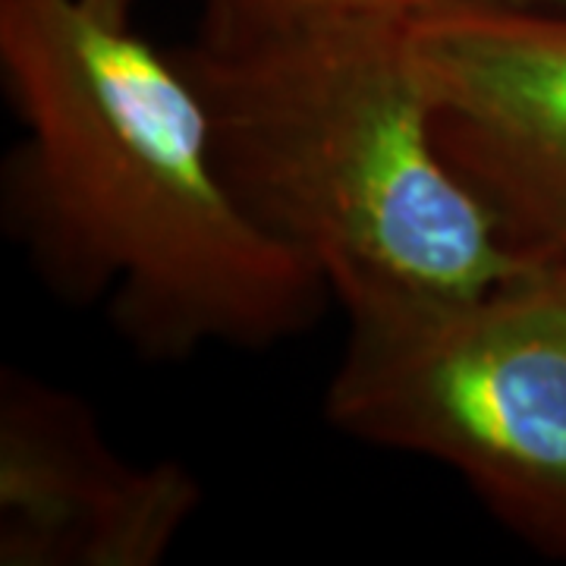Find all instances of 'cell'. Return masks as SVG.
<instances>
[{"label":"cell","mask_w":566,"mask_h":566,"mask_svg":"<svg viewBox=\"0 0 566 566\" xmlns=\"http://www.w3.org/2000/svg\"><path fill=\"white\" fill-rule=\"evenodd\" d=\"M199 506L186 465L123 460L80 397L3 371L0 564L158 566Z\"/></svg>","instance_id":"cell-5"},{"label":"cell","mask_w":566,"mask_h":566,"mask_svg":"<svg viewBox=\"0 0 566 566\" xmlns=\"http://www.w3.org/2000/svg\"><path fill=\"white\" fill-rule=\"evenodd\" d=\"M0 82L22 123L0 199L44 286L107 303L151 363L308 331L324 274L252 218L180 54L88 0H0Z\"/></svg>","instance_id":"cell-1"},{"label":"cell","mask_w":566,"mask_h":566,"mask_svg":"<svg viewBox=\"0 0 566 566\" xmlns=\"http://www.w3.org/2000/svg\"><path fill=\"white\" fill-rule=\"evenodd\" d=\"M346 318L331 424L453 469L513 535L566 560V268Z\"/></svg>","instance_id":"cell-3"},{"label":"cell","mask_w":566,"mask_h":566,"mask_svg":"<svg viewBox=\"0 0 566 566\" xmlns=\"http://www.w3.org/2000/svg\"><path fill=\"white\" fill-rule=\"evenodd\" d=\"M102 17L107 20H117V22H133V10H136V3L139 0H88Z\"/></svg>","instance_id":"cell-7"},{"label":"cell","mask_w":566,"mask_h":566,"mask_svg":"<svg viewBox=\"0 0 566 566\" xmlns=\"http://www.w3.org/2000/svg\"><path fill=\"white\" fill-rule=\"evenodd\" d=\"M409 39L444 158L532 268H566V13L438 0Z\"/></svg>","instance_id":"cell-4"},{"label":"cell","mask_w":566,"mask_h":566,"mask_svg":"<svg viewBox=\"0 0 566 566\" xmlns=\"http://www.w3.org/2000/svg\"><path fill=\"white\" fill-rule=\"evenodd\" d=\"M475 3H501V7H526V10H557V13H566V0H475Z\"/></svg>","instance_id":"cell-8"},{"label":"cell","mask_w":566,"mask_h":566,"mask_svg":"<svg viewBox=\"0 0 566 566\" xmlns=\"http://www.w3.org/2000/svg\"><path fill=\"white\" fill-rule=\"evenodd\" d=\"M409 20L205 22L180 51L230 186L344 312L475 296L532 268L441 151Z\"/></svg>","instance_id":"cell-2"},{"label":"cell","mask_w":566,"mask_h":566,"mask_svg":"<svg viewBox=\"0 0 566 566\" xmlns=\"http://www.w3.org/2000/svg\"><path fill=\"white\" fill-rule=\"evenodd\" d=\"M431 3L434 0H211L208 25L268 29L365 17H412Z\"/></svg>","instance_id":"cell-6"}]
</instances>
